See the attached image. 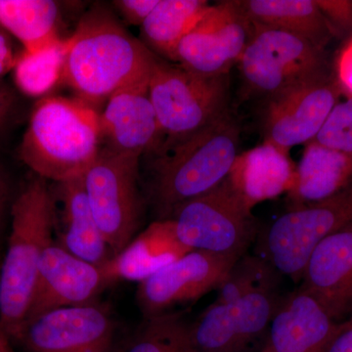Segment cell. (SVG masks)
I'll return each mask as SVG.
<instances>
[{"label":"cell","instance_id":"6da1fadb","mask_svg":"<svg viewBox=\"0 0 352 352\" xmlns=\"http://www.w3.org/2000/svg\"><path fill=\"white\" fill-rule=\"evenodd\" d=\"M155 57L112 12L95 6L67 38L63 78L78 99L96 109L118 90L149 76Z\"/></svg>","mask_w":352,"mask_h":352},{"label":"cell","instance_id":"7a4b0ae2","mask_svg":"<svg viewBox=\"0 0 352 352\" xmlns=\"http://www.w3.org/2000/svg\"><path fill=\"white\" fill-rule=\"evenodd\" d=\"M100 148L98 111L78 97L51 96L34 106L20 156L36 175L63 183L82 177Z\"/></svg>","mask_w":352,"mask_h":352},{"label":"cell","instance_id":"3957f363","mask_svg":"<svg viewBox=\"0 0 352 352\" xmlns=\"http://www.w3.org/2000/svg\"><path fill=\"white\" fill-rule=\"evenodd\" d=\"M11 232L0 270V330L9 340L29 314L39 263L53 244L55 200L44 178L32 177L11 208Z\"/></svg>","mask_w":352,"mask_h":352},{"label":"cell","instance_id":"277c9868","mask_svg":"<svg viewBox=\"0 0 352 352\" xmlns=\"http://www.w3.org/2000/svg\"><path fill=\"white\" fill-rule=\"evenodd\" d=\"M240 129L228 115L166 151L155 155L152 195L162 219L177 206L214 189L228 176Z\"/></svg>","mask_w":352,"mask_h":352},{"label":"cell","instance_id":"5b68a950","mask_svg":"<svg viewBox=\"0 0 352 352\" xmlns=\"http://www.w3.org/2000/svg\"><path fill=\"white\" fill-rule=\"evenodd\" d=\"M149 91L160 127L153 156L228 115V76L206 78L156 55Z\"/></svg>","mask_w":352,"mask_h":352},{"label":"cell","instance_id":"8992f818","mask_svg":"<svg viewBox=\"0 0 352 352\" xmlns=\"http://www.w3.org/2000/svg\"><path fill=\"white\" fill-rule=\"evenodd\" d=\"M252 24L251 38L238 62L252 94L270 98L332 72L325 50L295 34Z\"/></svg>","mask_w":352,"mask_h":352},{"label":"cell","instance_id":"52a82bcc","mask_svg":"<svg viewBox=\"0 0 352 352\" xmlns=\"http://www.w3.org/2000/svg\"><path fill=\"white\" fill-rule=\"evenodd\" d=\"M178 240L190 251L244 256L254 233L252 210L227 177L207 193L180 204L171 212Z\"/></svg>","mask_w":352,"mask_h":352},{"label":"cell","instance_id":"ba28073f","mask_svg":"<svg viewBox=\"0 0 352 352\" xmlns=\"http://www.w3.org/2000/svg\"><path fill=\"white\" fill-rule=\"evenodd\" d=\"M139 160L100 148L83 175L90 210L112 258L129 244L138 230L141 212Z\"/></svg>","mask_w":352,"mask_h":352},{"label":"cell","instance_id":"9c48e42d","mask_svg":"<svg viewBox=\"0 0 352 352\" xmlns=\"http://www.w3.org/2000/svg\"><path fill=\"white\" fill-rule=\"evenodd\" d=\"M352 224V183L339 193L289 210L270 226L263 240L266 261L279 273L302 279L319 243Z\"/></svg>","mask_w":352,"mask_h":352},{"label":"cell","instance_id":"30bf717a","mask_svg":"<svg viewBox=\"0 0 352 352\" xmlns=\"http://www.w3.org/2000/svg\"><path fill=\"white\" fill-rule=\"evenodd\" d=\"M252 32V22L240 1L210 6L180 41L173 63L206 78L228 76L239 62Z\"/></svg>","mask_w":352,"mask_h":352},{"label":"cell","instance_id":"8fae6325","mask_svg":"<svg viewBox=\"0 0 352 352\" xmlns=\"http://www.w3.org/2000/svg\"><path fill=\"white\" fill-rule=\"evenodd\" d=\"M344 94L333 71L268 98L264 141L289 153L314 140Z\"/></svg>","mask_w":352,"mask_h":352},{"label":"cell","instance_id":"7c38bea8","mask_svg":"<svg viewBox=\"0 0 352 352\" xmlns=\"http://www.w3.org/2000/svg\"><path fill=\"white\" fill-rule=\"evenodd\" d=\"M115 329L108 310L90 302L39 314L10 340L29 352H111Z\"/></svg>","mask_w":352,"mask_h":352},{"label":"cell","instance_id":"4fadbf2b","mask_svg":"<svg viewBox=\"0 0 352 352\" xmlns=\"http://www.w3.org/2000/svg\"><path fill=\"white\" fill-rule=\"evenodd\" d=\"M274 289L227 303L214 302L190 324L195 352H250L270 326L280 305Z\"/></svg>","mask_w":352,"mask_h":352},{"label":"cell","instance_id":"5bb4252c","mask_svg":"<svg viewBox=\"0 0 352 352\" xmlns=\"http://www.w3.org/2000/svg\"><path fill=\"white\" fill-rule=\"evenodd\" d=\"M239 256L191 251L139 283L138 302L146 318L219 288Z\"/></svg>","mask_w":352,"mask_h":352},{"label":"cell","instance_id":"9a60e30c","mask_svg":"<svg viewBox=\"0 0 352 352\" xmlns=\"http://www.w3.org/2000/svg\"><path fill=\"white\" fill-rule=\"evenodd\" d=\"M149 82L150 75L109 98L100 113L101 148L136 157L155 151L160 127L150 98Z\"/></svg>","mask_w":352,"mask_h":352},{"label":"cell","instance_id":"2e32d148","mask_svg":"<svg viewBox=\"0 0 352 352\" xmlns=\"http://www.w3.org/2000/svg\"><path fill=\"white\" fill-rule=\"evenodd\" d=\"M108 284L110 282L103 266L76 258L53 243L43 252L39 263L25 321L56 308L90 303Z\"/></svg>","mask_w":352,"mask_h":352},{"label":"cell","instance_id":"e0dca14e","mask_svg":"<svg viewBox=\"0 0 352 352\" xmlns=\"http://www.w3.org/2000/svg\"><path fill=\"white\" fill-rule=\"evenodd\" d=\"M300 287L335 321L352 311V224L332 234L310 254Z\"/></svg>","mask_w":352,"mask_h":352},{"label":"cell","instance_id":"ac0fdd59","mask_svg":"<svg viewBox=\"0 0 352 352\" xmlns=\"http://www.w3.org/2000/svg\"><path fill=\"white\" fill-rule=\"evenodd\" d=\"M261 352H324L339 332L318 300L298 288L280 302Z\"/></svg>","mask_w":352,"mask_h":352},{"label":"cell","instance_id":"d6986e66","mask_svg":"<svg viewBox=\"0 0 352 352\" xmlns=\"http://www.w3.org/2000/svg\"><path fill=\"white\" fill-rule=\"evenodd\" d=\"M296 170L289 153L263 141V144L237 155L227 179L252 210L259 203L291 191Z\"/></svg>","mask_w":352,"mask_h":352},{"label":"cell","instance_id":"ffe728a7","mask_svg":"<svg viewBox=\"0 0 352 352\" xmlns=\"http://www.w3.org/2000/svg\"><path fill=\"white\" fill-rule=\"evenodd\" d=\"M189 252L178 240L173 220L161 219L102 266L110 283L118 280L140 283Z\"/></svg>","mask_w":352,"mask_h":352},{"label":"cell","instance_id":"44dd1931","mask_svg":"<svg viewBox=\"0 0 352 352\" xmlns=\"http://www.w3.org/2000/svg\"><path fill=\"white\" fill-rule=\"evenodd\" d=\"M240 6L254 24L295 34L321 50L340 36L315 0H245Z\"/></svg>","mask_w":352,"mask_h":352},{"label":"cell","instance_id":"7402d4cb","mask_svg":"<svg viewBox=\"0 0 352 352\" xmlns=\"http://www.w3.org/2000/svg\"><path fill=\"white\" fill-rule=\"evenodd\" d=\"M296 166V182L289 192L296 207L325 200L352 183V155L310 141Z\"/></svg>","mask_w":352,"mask_h":352},{"label":"cell","instance_id":"603a6c76","mask_svg":"<svg viewBox=\"0 0 352 352\" xmlns=\"http://www.w3.org/2000/svg\"><path fill=\"white\" fill-rule=\"evenodd\" d=\"M58 192L63 203L64 229L60 245L76 258L104 265L112 256L90 210L83 176L59 183Z\"/></svg>","mask_w":352,"mask_h":352},{"label":"cell","instance_id":"cb8c5ba5","mask_svg":"<svg viewBox=\"0 0 352 352\" xmlns=\"http://www.w3.org/2000/svg\"><path fill=\"white\" fill-rule=\"evenodd\" d=\"M208 6L206 0H160L141 25L145 45L173 63L180 41Z\"/></svg>","mask_w":352,"mask_h":352},{"label":"cell","instance_id":"d4e9b609","mask_svg":"<svg viewBox=\"0 0 352 352\" xmlns=\"http://www.w3.org/2000/svg\"><path fill=\"white\" fill-rule=\"evenodd\" d=\"M0 25L28 52H38L61 41L59 9L51 0H0Z\"/></svg>","mask_w":352,"mask_h":352},{"label":"cell","instance_id":"484cf974","mask_svg":"<svg viewBox=\"0 0 352 352\" xmlns=\"http://www.w3.org/2000/svg\"><path fill=\"white\" fill-rule=\"evenodd\" d=\"M66 54L67 38L38 52L24 50L13 69L16 85L27 96H43L63 78Z\"/></svg>","mask_w":352,"mask_h":352},{"label":"cell","instance_id":"4316f807","mask_svg":"<svg viewBox=\"0 0 352 352\" xmlns=\"http://www.w3.org/2000/svg\"><path fill=\"white\" fill-rule=\"evenodd\" d=\"M127 352H195L190 324L182 314L171 312L146 318Z\"/></svg>","mask_w":352,"mask_h":352},{"label":"cell","instance_id":"83f0119b","mask_svg":"<svg viewBox=\"0 0 352 352\" xmlns=\"http://www.w3.org/2000/svg\"><path fill=\"white\" fill-rule=\"evenodd\" d=\"M278 273L266 259L241 256L217 288L214 302H231L254 292L274 289Z\"/></svg>","mask_w":352,"mask_h":352},{"label":"cell","instance_id":"f1b7e54d","mask_svg":"<svg viewBox=\"0 0 352 352\" xmlns=\"http://www.w3.org/2000/svg\"><path fill=\"white\" fill-rule=\"evenodd\" d=\"M346 100H340L329 113L315 142L320 145L352 155V95Z\"/></svg>","mask_w":352,"mask_h":352},{"label":"cell","instance_id":"f546056e","mask_svg":"<svg viewBox=\"0 0 352 352\" xmlns=\"http://www.w3.org/2000/svg\"><path fill=\"white\" fill-rule=\"evenodd\" d=\"M321 12L340 36L352 32L351 0H315Z\"/></svg>","mask_w":352,"mask_h":352},{"label":"cell","instance_id":"4dcf8cb0","mask_svg":"<svg viewBox=\"0 0 352 352\" xmlns=\"http://www.w3.org/2000/svg\"><path fill=\"white\" fill-rule=\"evenodd\" d=\"M160 0H117L113 6L129 24L142 25Z\"/></svg>","mask_w":352,"mask_h":352},{"label":"cell","instance_id":"1f68e13d","mask_svg":"<svg viewBox=\"0 0 352 352\" xmlns=\"http://www.w3.org/2000/svg\"><path fill=\"white\" fill-rule=\"evenodd\" d=\"M333 73L344 94L352 95V36L340 51Z\"/></svg>","mask_w":352,"mask_h":352},{"label":"cell","instance_id":"d6a6232c","mask_svg":"<svg viewBox=\"0 0 352 352\" xmlns=\"http://www.w3.org/2000/svg\"><path fill=\"white\" fill-rule=\"evenodd\" d=\"M324 352H352V311Z\"/></svg>","mask_w":352,"mask_h":352},{"label":"cell","instance_id":"836d02e7","mask_svg":"<svg viewBox=\"0 0 352 352\" xmlns=\"http://www.w3.org/2000/svg\"><path fill=\"white\" fill-rule=\"evenodd\" d=\"M17 56L14 54L10 39L0 25V78L14 69Z\"/></svg>","mask_w":352,"mask_h":352},{"label":"cell","instance_id":"e575fe53","mask_svg":"<svg viewBox=\"0 0 352 352\" xmlns=\"http://www.w3.org/2000/svg\"><path fill=\"white\" fill-rule=\"evenodd\" d=\"M15 95L9 88L0 87V127L6 124L15 106Z\"/></svg>","mask_w":352,"mask_h":352},{"label":"cell","instance_id":"d590c367","mask_svg":"<svg viewBox=\"0 0 352 352\" xmlns=\"http://www.w3.org/2000/svg\"><path fill=\"white\" fill-rule=\"evenodd\" d=\"M9 189L6 177L0 173V222L4 217L7 203H8Z\"/></svg>","mask_w":352,"mask_h":352},{"label":"cell","instance_id":"8d00e7d4","mask_svg":"<svg viewBox=\"0 0 352 352\" xmlns=\"http://www.w3.org/2000/svg\"><path fill=\"white\" fill-rule=\"evenodd\" d=\"M0 352H16L11 344V340L1 330H0Z\"/></svg>","mask_w":352,"mask_h":352}]
</instances>
